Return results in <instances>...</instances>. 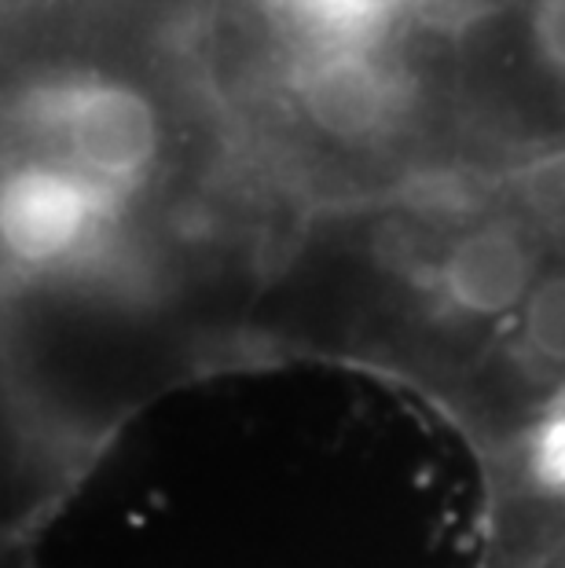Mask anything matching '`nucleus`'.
<instances>
[{
  "mask_svg": "<svg viewBox=\"0 0 565 568\" xmlns=\"http://www.w3.org/2000/svg\"><path fill=\"white\" fill-rule=\"evenodd\" d=\"M202 0H0V367L81 480L239 374L297 227L195 48Z\"/></svg>",
  "mask_w": 565,
  "mask_h": 568,
  "instance_id": "f257e3e1",
  "label": "nucleus"
},
{
  "mask_svg": "<svg viewBox=\"0 0 565 568\" xmlns=\"http://www.w3.org/2000/svg\"><path fill=\"white\" fill-rule=\"evenodd\" d=\"M562 239L565 162L305 213L258 297L243 367H339L434 410Z\"/></svg>",
  "mask_w": 565,
  "mask_h": 568,
  "instance_id": "f03ea898",
  "label": "nucleus"
},
{
  "mask_svg": "<svg viewBox=\"0 0 565 568\" xmlns=\"http://www.w3.org/2000/svg\"><path fill=\"white\" fill-rule=\"evenodd\" d=\"M455 70L488 173L565 162V0H474Z\"/></svg>",
  "mask_w": 565,
  "mask_h": 568,
  "instance_id": "7ed1b4c3",
  "label": "nucleus"
},
{
  "mask_svg": "<svg viewBox=\"0 0 565 568\" xmlns=\"http://www.w3.org/2000/svg\"><path fill=\"white\" fill-rule=\"evenodd\" d=\"M81 485L22 415L0 367V531L41 536Z\"/></svg>",
  "mask_w": 565,
  "mask_h": 568,
  "instance_id": "20e7f679",
  "label": "nucleus"
},
{
  "mask_svg": "<svg viewBox=\"0 0 565 568\" xmlns=\"http://www.w3.org/2000/svg\"><path fill=\"white\" fill-rule=\"evenodd\" d=\"M0 568H41L38 565V536L0 531Z\"/></svg>",
  "mask_w": 565,
  "mask_h": 568,
  "instance_id": "39448f33",
  "label": "nucleus"
},
{
  "mask_svg": "<svg viewBox=\"0 0 565 568\" xmlns=\"http://www.w3.org/2000/svg\"><path fill=\"white\" fill-rule=\"evenodd\" d=\"M426 11H434V16L448 19V22H460L466 11L474 8V0H418Z\"/></svg>",
  "mask_w": 565,
  "mask_h": 568,
  "instance_id": "423d86ee",
  "label": "nucleus"
}]
</instances>
